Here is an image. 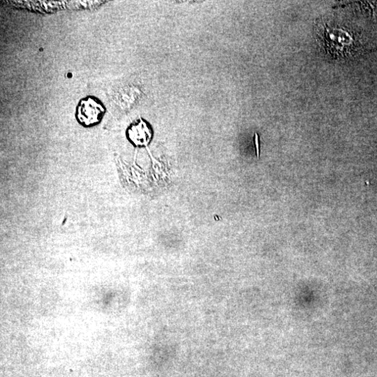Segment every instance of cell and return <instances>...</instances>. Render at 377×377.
<instances>
[{"label": "cell", "mask_w": 377, "mask_h": 377, "mask_svg": "<svg viewBox=\"0 0 377 377\" xmlns=\"http://www.w3.org/2000/svg\"><path fill=\"white\" fill-rule=\"evenodd\" d=\"M107 113L104 103L94 96H87L78 102L75 117L78 123L85 128H91L100 125Z\"/></svg>", "instance_id": "1"}, {"label": "cell", "mask_w": 377, "mask_h": 377, "mask_svg": "<svg viewBox=\"0 0 377 377\" xmlns=\"http://www.w3.org/2000/svg\"><path fill=\"white\" fill-rule=\"evenodd\" d=\"M256 145H257V156L259 157V144H258V136H257V134H256Z\"/></svg>", "instance_id": "3"}, {"label": "cell", "mask_w": 377, "mask_h": 377, "mask_svg": "<svg viewBox=\"0 0 377 377\" xmlns=\"http://www.w3.org/2000/svg\"><path fill=\"white\" fill-rule=\"evenodd\" d=\"M126 136L135 147H146L150 144L153 136L151 125L147 120L138 118L128 127Z\"/></svg>", "instance_id": "2"}]
</instances>
